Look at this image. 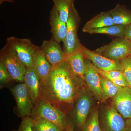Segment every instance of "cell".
<instances>
[{"instance_id":"obj_1","label":"cell","mask_w":131,"mask_h":131,"mask_svg":"<svg viewBox=\"0 0 131 131\" xmlns=\"http://www.w3.org/2000/svg\"><path fill=\"white\" fill-rule=\"evenodd\" d=\"M52 67L47 80L40 83L39 98L66 115L87 86L84 80L75 75L64 61Z\"/></svg>"},{"instance_id":"obj_2","label":"cell","mask_w":131,"mask_h":131,"mask_svg":"<svg viewBox=\"0 0 131 131\" xmlns=\"http://www.w3.org/2000/svg\"><path fill=\"white\" fill-rule=\"evenodd\" d=\"M81 18L74 3L71 8L69 18L66 22L67 34L62 47L66 56L70 55L80 49L82 44L78 35V30Z\"/></svg>"},{"instance_id":"obj_3","label":"cell","mask_w":131,"mask_h":131,"mask_svg":"<svg viewBox=\"0 0 131 131\" xmlns=\"http://www.w3.org/2000/svg\"><path fill=\"white\" fill-rule=\"evenodd\" d=\"M0 61L6 66L14 80L24 83V76L27 68L19 58L14 49L7 42L1 49Z\"/></svg>"},{"instance_id":"obj_4","label":"cell","mask_w":131,"mask_h":131,"mask_svg":"<svg viewBox=\"0 0 131 131\" xmlns=\"http://www.w3.org/2000/svg\"><path fill=\"white\" fill-rule=\"evenodd\" d=\"M31 117L43 118L63 130H65L68 121L66 115L49 102L39 98L34 105Z\"/></svg>"},{"instance_id":"obj_5","label":"cell","mask_w":131,"mask_h":131,"mask_svg":"<svg viewBox=\"0 0 131 131\" xmlns=\"http://www.w3.org/2000/svg\"><path fill=\"white\" fill-rule=\"evenodd\" d=\"M131 51V41L125 37L118 38L108 44L94 51L101 56L115 61H120L129 56Z\"/></svg>"},{"instance_id":"obj_6","label":"cell","mask_w":131,"mask_h":131,"mask_svg":"<svg viewBox=\"0 0 131 131\" xmlns=\"http://www.w3.org/2000/svg\"><path fill=\"white\" fill-rule=\"evenodd\" d=\"M7 42L14 49L21 62L27 68L32 66L33 58L39 48L28 39L19 38L15 37L8 38Z\"/></svg>"},{"instance_id":"obj_7","label":"cell","mask_w":131,"mask_h":131,"mask_svg":"<svg viewBox=\"0 0 131 131\" xmlns=\"http://www.w3.org/2000/svg\"><path fill=\"white\" fill-rule=\"evenodd\" d=\"M10 90L16 101L19 117H31L34 105L26 84L19 83Z\"/></svg>"},{"instance_id":"obj_8","label":"cell","mask_w":131,"mask_h":131,"mask_svg":"<svg viewBox=\"0 0 131 131\" xmlns=\"http://www.w3.org/2000/svg\"><path fill=\"white\" fill-rule=\"evenodd\" d=\"M124 119L112 105L105 108L99 116L102 131H126Z\"/></svg>"},{"instance_id":"obj_9","label":"cell","mask_w":131,"mask_h":131,"mask_svg":"<svg viewBox=\"0 0 131 131\" xmlns=\"http://www.w3.org/2000/svg\"><path fill=\"white\" fill-rule=\"evenodd\" d=\"M92 100L87 89L83 91L78 98L73 112V118L75 124L81 130L82 129L91 110Z\"/></svg>"},{"instance_id":"obj_10","label":"cell","mask_w":131,"mask_h":131,"mask_svg":"<svg viewBox=\"0 0 131 131\" xmlns=\"http://www.w3.org/2000/svg\"><path fill=\"white\" fill-rule=\"evenodd\" d=\"M81 50L85 58L90 61L95 67L103 71H119L122 72V67L121 61L108 59L94 51H92L81 45Z\"/></svg>"},{"instance_id":"obj_11","label":"cell","mask_w":131,"mask_h":131,"mask_svg":"<svg viewBox=\"0 0 131 131\" xmlns=\"http://www.w3.org/2000/svg\"><path fill=\"white\" fill-rule=\"evenodd\" d=\"M39 48L52 67L58 65L65 61L66 56L62 48L52 37L49 40H44Z\"/></svg>"},{"instance_id":"obj_12","label":"cell","mask_w":131,"mask_h":131,"mask_svg":"<svg viewBox=\"0 0 131 131\" xmlns=\"http://www.w3.org/2000/svg\"><path fill=\"white\" fill-rule=\"evenodd\" d=\"M112 98V105L125 119L131 117V88L122 87Z\"/></svg>"},{"instance_id":"obj_13","label":"cell","mask_w":131,"mask_h":131,"mask_svg":"<svg viewBox=\"0 0 131 131\" xmlns=\"http://www.w3.org/2000/svg\"><path fill=\"white\" fill-rule=\"evenodd\" d=\"M86 69L84 76V82L87 87L93 93L98 100L102 99V92L101 88L100 74L91 62L85 58Z\"/></svg>"},{"instance_id":"obj_14","label":"cell","mask_w":131,"mask_h":131,"mask_svg":"<svg viewBox=\"0 0 131 131\" xmlns=\"http://www.w3.org/2000/svg\"><path fill=\"white\" fill-rule=\"evenodd\" d=\"M49 24L52 37L59 43H63L67 34V24L61 20L58 12L54 6L50 12Z\"/></svg>"},{"instance_id":"obj_15","label":"cell","mask_w":131,"mask_h":131,"mask_svg":"<svg viewBox=\"0 0 131 131\" xmlns=\"http://www.w3.org/2000/svg\"><path fill=\"white\" fill-rule=\"evenodd\" d=\"M24 81L34 105L39 99L40 79L32 67L27 68Z\"/></svg>"},{"instance_id":"obj_16","label":"cell","mask_w":131,"mask_h":131,"mask_svg":"<svg viewBox=\"0 0 131 131\" xmlns=\"http://www.w3.org/2000/svg\"><path fill=\"white\" fill-rule=\"evenodd\" d=\"M32 67L40 77V83L44 82L47 80L52 67L45 57L40 48L34 54Z\"/></svg>"},{"instance_id":"obj_17","label":"cell","mask_w":131,"mask_h":131,"mask_svg":"<svg viewBox=\"0 0 131 131\" xmlns=\"http://www.w3.org/2000/svg\"><path fill=\"white\" fill-rule=\"evenodd\" d=\"M85 57L81 49L66 56L64 62L75 75L84 80L86 69Z\"/></svg>"},{"instance_id":"obj_18","label":"cell","mask_w":131,"mask_h":131,"mask_svg":"<svg viewBox=\"0 0 131 131\" xmlns=\"http://www.w3.org/2000/svg\"><path fill=\"white\" fill-rule=\"evenodd\" d=\"M115 25L112 18L108 12H102L85 24L82 29L83 32L88 30L103 28Z\"/></svg>"},{"instance_id":"obj_19","label":"cell","mask_w":131,"mask_h":131,"mask_svg":"<svg viewBox=\"0 0 131 131\" xmlns=\"http://www.w3.org/2000/svg\"><path fill=\"white\" fill-rule=\"evenodd\" d=\"M108 12L112 16L115 25L128 26L131 24V11L124 5L118 4Z\"/></svg>"},{"instance_id":"obj_20","label":"cell","mask_w":131,"mask_h":131,"mask_svg":"<svg viewBox=\"0 0 131 131\" xmlns=\"http://www.w3.org/2000/svg\"><path fill=\"white\" fill-rule=\"evenodd\" d=\"M127 27V26L115 25L103 28L89 29L85 31L84 32L91 34H104L122 38L124 37Z\"/></svg>"},{"instance_id":"obj_21","label":"cell","mask_w":131,"mask_h":131,"mask_svg":"<svg viewBox=\"0 0 131 131\" xmlns=\"http://www.w3.org/2000/svg\"><path fill=\"white\" fill-rule=\"evenodd\" d=\"M100 75L102 96L101 102L103 103L109 98H113L122 87L117 86L110 80Z\"/></svg>"},{"instance_id":"obj_22","label":"cell","mask_w":131,"mask_h":131,"mask_svg":"<svg viewBox=\"0 0 131 131\" xmlns=\"http://www.w3.org/2000/svg\"><path fill=\"white\" fill-rule=\"evenodd\" d=\"M53 6L58 12L60 19L64 23H66L71 8L74 3V0H51Z\"/></svg>"},{"instance_id":"obj_23","label":"cell","mask_w":131,"mask_h":131,"mask_svg":"<svg viewBox=\"0 0 131 131\" xmlns=\"http://www.w3.org/2000/svg\"><path fill=\"white\" fill-rule=\"evenodd\" d=\"M32 118L33 127L35 131H61L63 130L52 122L41 117H35Z\"/></svg>"},{"instance_id":"obj_24","label":"cell","mask_w":131,"mask_h":131,"mask_svg":"<svg viewBox=\"0 0 131 131\" xmlns=\"http://www.w3.org/2000/svg\"><path fill=\"white\" fill-rule=\"evenodd\" d=\"M82 131H102L99 120L98 108L95 109L87 119Z\"/></svg>"},{"instance_id":"obj_25","label":"cell","mask_w":131,"mask_h":131,"mask_svg":"<svg viewBox=\"0 0 131 131\" xmlns=\"http://www.w3.org/2000/svg\"><path fill=\"white\" fill-rule=\"evenodd\" d=\"M122 64V72L124 78L131 88V57H126L120 61Z\"/></svg>"},{"instance_id":"obj_26","label":"cell","mask_w":131,"mask_h":131,"mask_svg":"<svg viewBox=\"0 0 131 131\" xmlns=\"http://www.w3.org/2000/svg\"><path fill=\"white\" fill-rule=\"evenodd\" d=\"M13 80L6 66L2 61H0V84L1 88L3 85Z\"/></svg>"},{"instance_id":"obj_27","label":"cell","mask_w":131,"mask_h":131,"mask_svg":"<svg viewBox=\"0 0 131 131\" xmlns=\"http://www.w3.org/2000/svg\"><path fill=\"white\" fill-rule=\"evenodd\" d=\"M95 67L97 72L100 75L106 78L110 81L115 80V79H118V78L125 79L122 72L119 71H103L100 70L95 66Z\"/></svg>"},{"instance_id":"obj_28","label":"cell","mask_w":131,"mask_h":131,"mask_svg":"<svg viewBox=\"0 0 131 131\" xmlns=\"http://www.w3.org/2000/svg\"><path fill=\"white\" fill-rule=\"evenodd\" d=\"M12 131H35L33 127L31 117L27 116L22 118L18 129Z\"/></svg>"},{"instance_id":"obj_29","label":"cell","mask_w":131,"mask_h":131,"mask_svg":"<svg viewBox=\"0 0 131 131\" xmlns=\"http://www.w3.org/2000/svg\"><path fill=\"white\" fill-rule=\"evenodd\" d=\"M111 81L114 84L119 86L125 87L129 86L125 79L118 78V79L112 80Z\"/></svg>"},{"instance_id":"obj_30","label":"cell","mask_w":131,"mask_h":131,"mask_svg":"<svg viewBox=\"0 0 131 131\" xmlns=\"http://www.w3.org/2000/svg\"><path fill=\"white\" fill-rule=\"evenodd\" d=\"M124 37L131 41V24L127 26V29Z\"/></svg>"},{"instance_id":"obj_31","label":"cell","mask_w":131,"mask_h":131,"mask_svg":"<svg viewBox=\"0 0 131 131\" xmlns=\"http://www.w3.org/2000/svg\"><path fill=\"white\" fill-rule=\"evenodd\" d=\"M74 124L70 120H68L66 127V131H74Z\"/></svg>"},{"instance_id":"obj_32","label":"cell","mask_w":131,"mask_h":131,"mask_svg":"<svg viewBox=\"0 0 131 131\" xmlns=\"http://www.w3.org/2000/svg\"><path fill=\"white\" fill-rule=\"evenodd\" d=\"M126 131H131V117L126 120Z\"/></svg>"},{"instance_id":"obj_33","label":"cell","mask_w":131,"mask_h":131,"mask_svg":"<svg viewBox=\"0 0 131 131\" xmlns=\"http://www.w3.org/2000/svg\"><path fill=\"white\" fill-rule=\"evenodd\" d=\"M16 0H0V4L1 5L3 2H6L9 3H13Z\"/></svg>"},{"instance_id":"obj_34","label":"cell","mask_w":131,"mask_h":131,"mask_svg":"<svg viewBox=\"0 0 131 131\" xmlns=\"http://www.w3.org/2000/svg\"><path fill=\"white\" fill-rule=\"evenodd\" d=\"M129 56H130V57H131V51L130 52V54H129Z\"/></svg>"},{"instance_id":"obj_35","label":"cell","mask_w":131,"mask_h":131,"mask_svg":"<svg viewBox=\"0 0 131 131\" xmlns=\"http://www.w3.org/2000/svg\"><path fill=\"white\" fill-rule=\"evenodd\" d=\"M61 131H66V130H62Z\"/></svg>"}]
</instances>
